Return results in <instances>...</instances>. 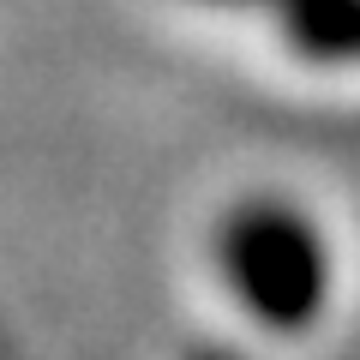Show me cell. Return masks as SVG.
I'll list each match as a JSON object with an SVG mask.
<instances>
[{
	"instance_id": "1",
	"label": "cell",
	"mask_w": 360,
	"mask_h": 360,
	"mask_svg": "<svg viewBox=\"0 0 360 360\" xmlns=\"http://www.w3.org/2000/svg\"><path fill=\"white\" fill-rule=\"evenodd\" d=\"M210 270L252 330L307 336L330 319L336 246L324 222L288 193H246L210 229Z\"/></svg>"
}]
</instances>
